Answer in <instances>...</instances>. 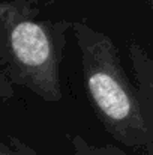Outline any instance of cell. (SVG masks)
Wrapping results in <instances>:
<instances>
[{"mask_svg": "<svg viewBox=\"0 0 153 155\" xmlns=\"http://www.w3.org/2000/svg\"><path fill=\"white\" fill-rule=\"evenodd\" d=\"M72 30L93 113L119 143L152 155V125L123 69L119 48L108 35L84 23H74Z\"/></svg>", "mask_w": 153, "mask_h": 155, "instance_id": "1", "label": "cell"}, {"mask_svg": "<svg viewBox=\"0 0 153 155\" xmlns=\"http://www.w3.org/2000/svg\"><path fill=\"white\" fill-rule=\"evenodd\" d=\"M0 18L15 81L45 101L62 100L59 66L63 35L59 36L57 27L50 23L35 21L6 5H0Z\"/></svg>", "mask_w": 153, "mask_h": 155, "instance_id": "2", "label": "cell"}, {"mask_svg": "<svg viewBox=\"0 0 153 155\" xmlns=\"http://www.w3.org/2000/svg\"><path fill=\"white\" fill-rule=\"evenodd\" d=\"M71 145L74 149V155H128L123 149L116 145H102L96 146L89 143L81 136H72Z\"/></svg>", "mask_w": 153, "mask_h": 155, "instance_id": "3", "label": "cell"}, {"mask_svg": "<svg viewBox=\"0 0 153 155\" xmlns=\"http://www.w3.org/2000/svg\"><path fill=\"white\" fill-rule=\"evenodd\" d=\"M0 155H39L33 148L15 136L8 137V143L0 140Z\"/></svg>", "mask_w": 153, "mask_h": 155, "instance_id": "4", "label": "cell"}]
</instances>
